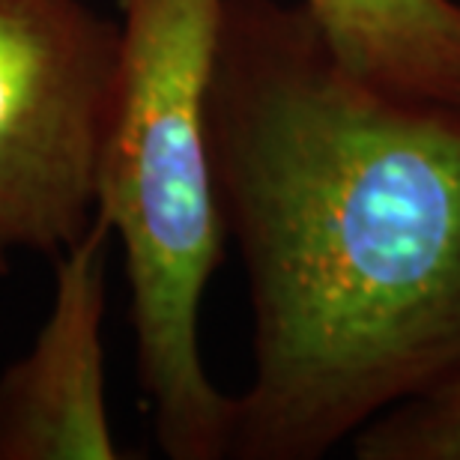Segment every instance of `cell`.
Wrapping results in <instances>:
<instances>
[{
    "instance_id": "obj_5",
    "label": "cell",
    "mask_w": 460,
    "mask_h": 460,
    "mask_svg": "<svg viewBox=\"0 0 460 460\" xmlns=\"http://www.w3.org/2000/svg\"><path fill=\"white\" fill-rule=\"evenodd\" d=\"M344 63L383 93L460 105L457 0H293Z\"/></svg>"
},
{
    "instance_id": "obj_6",
    "label": "cell",
    "mask_w": 460,
    "mask_h": 460,
    "mask_svg": "<svg viewBox=\"0 0 460 460\" xmlns=\"http://www.w3.org/2000/svg\"><path fill=\"white\" fill-rule=\"evenodd\" d=\"M358 460H460V365L353 437Z\"/></svg>"
},
{
    "instance_id": "obj_1",
    "label": "cell",
    "mask_w": 460,
    "mask_h": 460,
    "mask_svg": "<svg viewBox=\"0 0 460 460\" xmlns=\"http://www.w3.org/2000/svg\"><path fill=\"white\" fill-rule=\"evenodd\" d=\"M254 314L234 460H320L460 365V105L383 93L299 4L225 0L207 93Z\"/></svg>"
},
{
    "instance_id": "obj_4",
    "label": "cell",
    "mask_w": 460,
    "mask_h": 460,
    "mask_svg": "<svg viewBox=\"0 0 460 460\" xmlns=\"http://www.w3.org/2000/svg\"><path fill=\"white\" fill-rule=\"evenodd\" d=\"M111 227H90L54 254L51 311L33 347L0 374V460L123 457L105 398V293Z\"/></svg>"
},
{
    "instance_id": "obj_2",
    "label": "cell",
    "mask_w": 460,
    "mask_h": 460,
    "mask_svg": "<svg viewBox=\"0 0 460 460\" xmlns=\"http://www.w3.org/2000/svg\"><path fill=\"white\" fill-rule=\"evenodd\" d=\"M117 4L119 58L96 213L123 248L155 443L171 460H222L236 394L204 367L200 302L227 239L207 123L225 0Z\"/></svg>"
},
{
    "instance_id": "obj_3",
    "label": "cell",
    "mask_w": 460,
    "mask_h": 460,
    "mask_svg": "<svg viewBox=\"0 0 460 460\" xmlns=\"http://www.w3.org/2000/svg\"><path fill=\"white\" fill-rule=\"evenodd\" d=\"M119 24L84 0H0V275L96 216Z\"/></svg>"
}]
</instances>
